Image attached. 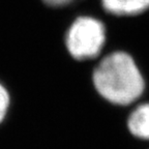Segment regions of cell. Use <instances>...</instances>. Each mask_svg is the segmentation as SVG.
Wrapping results in <instances>:
<instances>
[{
	"mask_svg": "<svg viewBox=\"0 0 149 149\" xmlns=\"http://www.w3.org/2000/svg\"><path fill=\"white\" fill-rule=\"evenodd\" d=\"M9 107V94L6 88L0 83V123L5 118Z\"/></svg>",
	"mask_w": 149,
	"mask_h": 149,
	"instance_id": "5b68a950",
	"label": "cell"
},
{
	"mask_svg": "<svg viewBox=\"0 0 149 149\" xmlns=\"http://www.w3.org/2000/svg\"><path fill=\"white\" fill-rule=\"evenodd\" d=\"M72 0H44V2H46L49 5H52V6H62V5L72 2Z\"/></svg>",
	"mask_w": 149,
	"mask_h": 149,
	"instance_id": "8992f818",
	"label": "cell"
},
{
	"mask_svg": "<svg viewBox=\"0 0 149 149\" xmlns=\"http://www.w3.org/2000/svg\"><path fill=\"white\" fill-rule=\"evenodd\" d=\"M92 80L98 94L117 106L134 104L146 88L137 62L124 51L112 52L105 56L93 70Z\"/></svg>",
	"mask_w": 149,
	"mask_h": 149,
	"instance_id": "6da1fadb",
	"label": "cell"
},
{
	"mask_svg": "<svg viewBox=\"0 0 149 149\" xmlns=\"http://www.w3.org/2000/svg\"><path fill=\"white\" fill-rule=\"evenodd\" d=\"M107 13L119 17L138 16L149 9V0H102Z\"/></svg>",
	"mask_w": 149,
	"mask_h": 149,
	"instance_id": "3957f363",
	"label": "cell"
},
{
	"mask_svg": "<svg viewBox=\"0 0 149 149\" xmlns=\"http://www.w3.org/2000/svg\"><path fill=\"white\" fill-rule=\"evenodd\" d=\"M127 128L135 138L149 141V102L140 104L130 112Z\"/></svg>",
	"mask_w": 149,
	"mask_h": 149,
	"instance_id": "277c9868",
	"label": "cell"
},
{
	"mask_svg": "<svg viewBox=\"0 0 149 149\" xmlns=\"http://www.w3.org/2000/svg\"><path fill=\"white\" fill-rule=\"evenodd\" d=\"M65 42L74 59H94L106 42L105 25L92 17H80L70 27Z\"/></svg>",
	"mask_w": 149,
	"mask_h": 149,
	"instance_id": "7a4b0ae2",
	"label": "cell"
}]
</instances>
